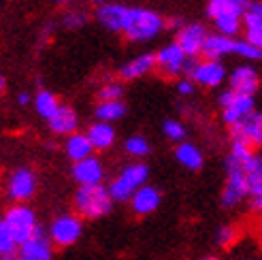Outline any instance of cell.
I'll use <instances>...</instances> for the list:
<instances>
[{"mask_svg": "<svg viewBox=\"0 0 262 260\" xmlns=\"http://www.w3.org/2000/svg\"><path fill=\"white\" fill-rule=\"evenodd\" d=\"M177 94H181V96L194 94V81L188 79V77H181V79H177Z\"/></svg>", "mask_w": 262, "mask_h": 260, "instance_id": "cell-35", "label": "cell"}, {"mask_svg": "<svg viewBox=\"0 0 262 260\" xmlns=\"http://www.w3.org/2000/svg\"><path fill=\"white\" fill-rule=\"evenodd\" d=\"M47 235L56 248H71L83 235V220L77 213H58L49 222Z\"/></svg>", "mask_w": 262, "mask_h": 260, "instance_id": "cell-5", "label": "cell"}, {"mask_svg": "<svg viewBox=\"0 0 262 260\" xmlns=\"http://www.w3.org/2000/svg\"><path fill=\"white\" fill-rule=\"evenodd\" d=\"M71 175L79 188L81 186H100L104 179V166L96 156H92V158H85L81 162H75L71 168Z\"/></svg>", "mask_w": 262, "mask_h": 260, "instance_id": "cell-16", "label": "cell"}, {"mask_svg": "<svg viewBox=\"0 0 262 260\" xmlns=\"http://www.w3.org/2000/svg\"><path fill=\"white\" fill-rule=\"evenodd\" d=\"M232 141H241L247 147H262V113L252 111L247 118H243L239 124H234L230 128Z\"/></svg>", "mask_w": 262, "mask_h": 260, "instance_id": "cell-12", "label": "cell"}, {"mask_svg": "<svg viewBox=\"0 0 262 260\" xmlns=\"http://www.w3.org/2000/svg\"><path fill=\"white\" fill-rule=\"evenodd\" d=\"M247 197H250V184H247L245 166L226 164V181L224 188H222V207L234 209L241 203H247Z\"/></svg>", "mask_w": 262, "mask_h": 260, "instance_id": "cell-8", "label": "cell"}, {"mask_svg": "<svg viewBox=\"0 0 262 260\" xmlns=\"http://www.w3.org/2000/svg\"><path fill=\"white\" fill-rule=\"evenodd\" d=\"M124 149L128 156H133V158H145L149 154V141L141 135H133L128 137L126 143H124Z\"/></svg>", "mask_w": 262, "mask_h": 260, "instance_id": "cell-29", "label": "cell"}, {"mask_svg": "<svg viewBox=\"0 0 262 260\" xmlns=\"http://www.w3.org/2000/svg\"><path fill=\"white\" fill-rule=\"evenodd\" d=\"M220 109H222V120L228 128H232L234 124H239L243 118H247L252 111H256L254 105V96H245V94H237L232 90H224L217 98Z\"/></svg>", "mask_w": 262, "mask_h": 260, "instance_id": "cell-9", "label": "cell"}, {"mask_svg": "<svg viewBox=\"0 0 262 260\" xmlns=\"http://www.w3.org/2000/svg\"><path fill=\"white\" fill-rule=\"evenodd\" d=\"M260 3H262V0H260Z\"/></svg>", "mask_w": 262, "mask_h": 260, "instance_id": "cell-42", "label": "cell"}, {"mask_svg": "<svg viewBox=\"0 0 262 260\" xmlns=\"http://www.w3.org/2000/svg\"><path fill=\"white\" fill-rule=\"evenodd\" d=\"M232 54L243 58L245 62H250V64L262 60V51L258 47H254L252 43H247L245 38H237V41H234V51H232Z\"/></svg>", "mask_w": 262, "mask_h": 260, "instance_id": "cell-30", "label": "cell"}, {"mask_svg": "<svg viewBox=\"0 0 262 260\" xmlns=\"http://www.w3.org/2000/svg\"><path fill=\"white\" fill-rule=\"evenodd\" d=\"M234 41H237V38L222 36V34H217V32L209 34L207 45H205V51H203V58L222 60L224 56H228V54H232V51H234Z\"/></svg>", "mask_w": 262, "mask_h": 260, "instance_id": "cell-24", "label": "cell"}, {"mask_svg": "<svg viewBox=\"0 0 262 260\" xmlns=\"http://www.w3.org/2000/svg\"><path fill=\"white\" fill-rule=\"evenodd\" d=\"M160 201H162L160 190L147 184L141 190H137V194L130 199V207H133V211L137 215H149L160 207Z\"/></svg>", "mask_w": 262, "mask_h": 260, "instance_id": "cell-17", "label": "cell"}, {"mask_svg": "<svg viewBox=\"0 0 262 260\" xmlns=\"http://www.w3.org/2000/svg\"><path fill=\"white\" fill-rule=\"evenodd\" d=\"M147 177H149V168L145 162H130L126 164L120 173H117L109 181V194L115 203H130V199L141 190L143 186H147Z\"/></svg>", "mask_w": 262, "mask_h": 260, "instance_id": "cell-3", "label": "cell"}, {"mask_svg": "<svg viewBox=\"0 0 262 260\" xmlns=\"http://www.w3.org/2000/svg\"><path fill=\"white\" fill-rule=\"evenodd\" d=\"M60 100H58V96L54 94V92H49V90H41L36 96H34V111L41 115L43 120H51L54 115L60 111Z\"/></svg>", "mask_w": 262, "mask_h": 260, "instance_id": "cell-25", "label": "cell"}, {"mask_svg": "<svg viewBox=\"0 0 262 260\" xmlns=\"http://www.w3.org/2000/svg\"><path fill=\"white\" fill-rule=\"evenodd\" d=\"M175 160L183 168H188V171H199L205 162V156L199 145H194L190 141H183L175 147Z\"/></svg>", "mask_w": 262, "mask_h": 260, "instance_id": "cell-23", "label": "cell"}, {"mask_svg": "<svg viewBox=\"0 0 262 260\" xmlns=\"http://www.w3.org/2000/svg\"><path fill=\"white\" fill-rule=\"evenodd\" d=\"M113 199L107 186H81L75 190L73 207L81 220H100L113 209Z\"/></svg>", "mask_w": 262, "mask_h": 260, "instance_id": "cell-2", "label": "cell"}, {"mask_svg": "<svg viewBox=\"0 0 262 260\" xmlns=\"http://www.w3.org/2000/svg\"><path fill=\"white\" fill-rule=\"evenodd\" d=\"M47 124H49V130H51L54 135L71 137V135L77 133V128H79V115H77V111L71 109L69 105H62L60 111H58Z\"/></svg>", "mask_w": 262, "mask_h": 260, "instance_id": "cell-19", "label": "cell"}, {"mask_svg": "<svg viewBox=\"0 0 262 260\" xmlns=\"http://www.w3.org/2000/svg\"><path fill=\"white\" fill-rule=\"evenodd\" d=\"M162 133L168 141H175L177 145L186 141V126H183L179 120H166L162 124Z\"/></svg>", "mask_w": 262, "mask_h": 260, "instance_id": "cell-31", "label": "cell"}, {"mask_svg": "<svg viewBox=\"0 0 262 260\" xmlns=\"http://www.w3.org/2000/svg\"><path fill=\"white\" fill-rule=\"evenodd\" d=\"M243 30H245V41L262 51V19H258L247 11L243 15Z\"/></svg>", "mask_w": 262, "mask_h": 260, "instance_id": "cell-27", "label": "cell"}, {"mask_svg": "<svg viewBox=\"0 0 262 260\" xmlns=\"http://www.w3.org/2000/svg\"><path fill=\"white\" fill-rule=\"evenodd\" d=\"M247 13V5H243L241 0H209L207 3V15L215 19L224 17H243Z\"/></svg>", "mask_w": 262, "mask_h": 260, "instance_id": "cell-20", "label": "cell"}, {"mask_svg": "<svg viewBox=\"0 0 262 260\" xmlns=\"http://www.w3.org/2000/svg\"><path fill=\"white\" fill-rule=\"evenodd\" d=\"M56 3H62V5H67V3H71V0H56Z\"/></svg>", "mask_w": 262, "mask_h": 260, "instance_id": "cell-41", "label": "cell"}, {"mask_svg": "<svg viewBox=\"0 0 262 260\" xmlns=\"http://www.w3.org/2000/svg\"><path fill=\"white\" fill-rule=\"evenodd\" d=\"M258 85H260V75H258L256 67H252L250 62L239 64V67L232 69V73L228 75V90H232V92H237V94L254 96Z\"/></svg>", "mask_w": 262, "mask_h": 260, "instance_id": "cell-14", "label": "cell"}, {"mask_svg": "<svg viewBox=\"0 0 262 260\" xmlns=\"http://www.w3.org/2000/svg\"><path fill=\"white\" fill-rule=\"evenodd\" d=\"M241 3H243V5H247V7H250V5H252V0H241Z\"/></svg>", "mask_w": 262, "mask_h": 260, "instance_id": "cell-40", "label": "cell"}, {"mask_svg": "<svg viewBox=\"0 0 262 260\" xmlns=\"http://www.w3.org/2000/svg\"><path fill=\"white\" fill-rule=\"evenodd\" d=\"M0 224H5L9 228L13 239H15L19 245H24L28 239H32L36 235V230L41 228L38 226L34 209L28 207V205H11V207H7L5 213H3V220H0Z\"/></svg>", "mask_w": 262, "mask_h": 260, "instance_id": "cell-4", "label": "cell"}, {"mask_svg": "<svg viewBox=\"0 0 262 260\" xmlns=\"http://www.w3.org/2000/svg\"><path fill=\"white\" fill-rule=\"evenodd\" d=\"M156 69V54H141L133 60L124 62L120 67V79H126V81H133V79H141V77H145L147 73H151Z\"/></svg>", "mask_w": 262, "mask_h": 260, "instance_id": "cell-18", "label": "cell"}, {"mask_svg": "<svg viewBox=\"0 0 262 260\" xmlns=\"http://www.w3.org/2000/svg\"><path fill=\"white\" fill-rule=\"evenodd\" d=\"M247 184H250V197H247V207L252 213L262 215V154H254L250 162L245 164Z\"/></svg>", "mask_w": 262, "mask_h": 260, "instance_id": "cell-13", "label": "cell"}, {"mask_svg": "<svg viewBox=\"0 0 262 260\" xmlns=\"http://www.w3.org/2000/svg\"><path fill=\"white\" fill-rule=\"evenodd\" d=\"M96 19L111 32L124 34L133 43L154 41L164 30V19L145 7H126L120 3H102L96 9Z\"/></svg>", "mask_w": 262, "mask_h": 260, "instance_id": "cell-1", "label": "cell"}, {"mask_svg": "<svg viewBox=\"0 0 262 260\" xmlns=\"http://www.w3.org/2000/svg\"><path fill=\"white\" fill-rule=\"evenodd\" d=\"M201 260H220L217 256H205V258H201Z\"/></svg>", "mask_w": 262, "mask_h": 260, "instance_id": "cell-39", "label": "cell"}, {"mask_svg": "<svg viewBox=\"0 0 262 260\" xmlns=\"http://www.w3.org/2000/svg\"><path fill=\"white\" fill-rule=\"evenodd\" d=\"M247 11H250L252 15H256L258 19H262V3H260V0H256V3H252L250 7H247Z\"/></svg>", "mask_w": 262, "mask_h": 260, "instance_id": "cell-36", "label": "cell"}, {"mask_svg": "<svg viewBox=\"0 0 262 260\" xmlns=\"http://www.w3.org/2000/svg\"><path fill=\"white\" fill-rule=\"evenodd\" d=\"M85 135L90 139V143L94 145L96 151H104L109 149L113 143H115V128L113 124H107V122H94L90 124Z\"/></svg>", "mask_w": 262, "mask_h": 260, "instance_id": "cell-22", "label": "cell"}, {"mask_svg": "<svg viewBox=\"0 0 262 260\" xmlns=\"http://www.w3.org/2000/svg\"><path fill=\"white\" fill-rule=\"evenodd\" d=\"M234 260H260L258 256H239V258H234Z\"/></svg>", "mask_w": 262, "mask_h": 260, "instance_id": "cell-38", "label": "cell"}, {"mask_svg": "<svg viewBox=\"0 0 262 260\" xmlns=\"http://www.w3.org/2000/svg\"><path fill=\"white\" fill-rule=\"evenodd\" d=\"M186 77L192 79L196 85L203 88H217L226 79V67L222 60H209V58H190Z\"/></svg>", "mask_w": 262, "mask_h": 260, "instance_id": "cell-7", "label": "cell"}, {"mask_svg": "<svg viewBox=\"0 0 262 260\" xmlns=\"http://www.w3.org/2000/svg\"><path fill=\"white\" fill-rule=\"evenodd\" d=\"M17 102H19L21 107H26V105H30V102H34V98H32L28 92H19V94H17Z\"/></svg>", "mask_w": 262, "mask_h": 260, "instance_id": "cell-37", "label": "cell"}, {"mask_svg": "<svg viewBox=\"0 0 262 260\" xmlns=\"http://www.w3.org/2000/svg\"><path fill=\"white\" fill-rule=\"evenodd\" d=\"M62 24H64V28L77 30V28H81V26L85 24V15H83L81 11H71V13H67V15H64Z\"/></svg>", "mask_w": 262, "mask_h": 260, "instance_id": "cell-34", "label": "cell"}, {"mask_svg": "<svg viewBox=\"0 0 262 260\" xmlns=\"http://www.w3.org/2000/svg\"><path fill=\"white\" fill-rule=\"evenodd\" d=\"M215 32L222 36L234 38L241 30H243V17H224V19H215Z\"/></svg>", "mask_w": 262, "mask_h": 260, "instance_id": "cell-28", "label": "cell"}, {"mask_svg": "<svg viewBox=\"0 0 262 260\" xmlns=\"http://www.w3.org/2000/svg\"><path fill=\"white\" fill-rule=\"evenodd\" d=\"M124 88L120 81H109L98 90V100L100 102H113V100H122Z\"/></svg>", "mask_w": 262, "mask_h": 260, "instance_id": "cell-33", "label": "cell"}, {"mask_svg": "<svg viewBox=\"0 0 262 260\" xmlns=\"http://www.w3.org/2000/svg\"><path fill=\"white\" fill-rule=\"evenodd\" d=\"M237 235L239 232L232 224H222V226H217L213 239H215V243L220 245V248H230V245L237 241Z\"/></svg>", "mask_w": 262, "mask_h": 260, "instance_id": "cell-32", "label": "cell"}, {"mask_svg": "<svg viewBox=\"0 0 262 260\" xmlns=\"http://www.w3.org/2000/svg\"><path fill=\"white\" fill-rule=\"evenodd\" d=\"M188 62H190V58L186 56V51H183L175 41L164 45L158 54H156V69L166 77L186 75Z\"/></svg>", "mask_w": 262, "mask_h": 260, "instance_id": "cell-10", "label": "cell"}, {"mask_svg": "<svg viewBox=\"0 0 262 260\" xmlns=\"http://www.w3.org/2000/svg\"><path fill=\"white\" fill-rule=\"evenodd\" d=\"M211 32H207V28L203 24H186L181 30H177V38L175 43L186 51L188 58H201L205 45H207V38Z\"/></svg>", "mask_w": 262, "mask_h": 260, "instance_id": "cell-11", "label": "cell"}, {"mask_svg": "<svg viewBox=\"0 0 262 260\" xmlns=\"http://www.w3.org/2000/svg\"><path fill=\"white\" fill-rule=\"evenodd\" d=\"M54 248L56 245L51 243L47 230L38 228L32 239H28L24 245H19L17 260H51L54 258Z\"/></svg>", "mask_w": 262, "mask_h": 260, "instance_id": "cell-15", "label": "cell"}, {"mask_svg": "<svg viewBox=\"0 0 262 260\" xmlns=\"http://www.w3.org/2000/svg\"><path fill=\"white\" fill-rule=\"evenodd\" d=\"M126 105L122 100H113V102H98L96 109H94V118L96 122H107L113 124L117 120H122L126 115Z\"/></svg>", "mask_w": 262, "mask_h": 260, "instance_id": "cell-26", "label": "cell"}, {"mask_svg": "<svg viewBox=\"0 0 262 260\" xmlns=\"http://www.w3.org/2000/svg\"><path fill=\"white\" fill-rule=\"evenodd\" d=\"M64 151H67V156L75 162H81L85 158H92L94 156V145L90 143L88 135L85 133H75L71 137H67V141H64Z\"/></svg>", "mask_w": 262, "mask_h": 260, "instance_id": "cell-21", "label": "cell"}, {"mask_svg": "<svg viewBox=\"0 0 262 260\" xmlns=\"http://www.w3.org/2000/svg\"><path fill=\"white\" fill-rule=\"evenodd\" d=\"M36 173L30 166H17L15 171H11L5 184V194L7 199L13 201V205H26L34 194H36Z\"/></svg>", "mask_w": 262, "mask_h": 260, "instance_id": "cell-6", "label": "cell"}]
</instances>
